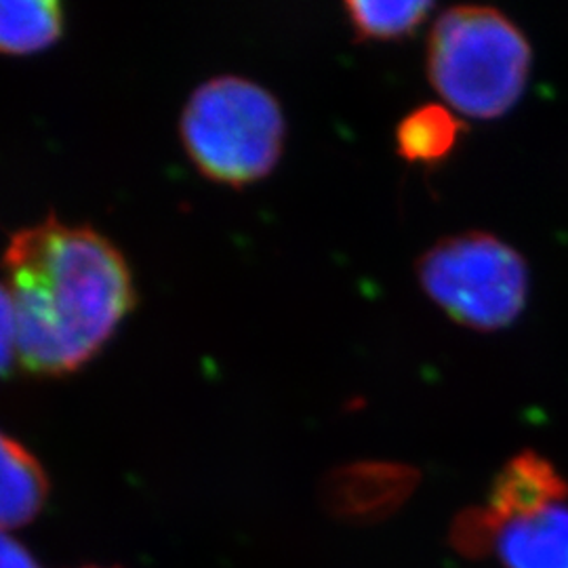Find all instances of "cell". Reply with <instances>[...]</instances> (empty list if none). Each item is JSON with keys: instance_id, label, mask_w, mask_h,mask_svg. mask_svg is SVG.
I'll use <instances>...</instances> for the list:
<instances>
[{"instance_id": "obj_14", "label": "cell", "mask_w": 568, "mask_h": 568, "mask_svg": "<svg viewBox=\"0 0 568 568\" xmlns=\"http://www.w3.org/2000/svg\"><path fill=\"white\" fill-rule=\"evenodd\" d=\"M0 568H41V565L20 541L7 530H0Z\"/></svg>"}, {"instance_id": "obj_11", "label": "cell", "mask_w": 568, "mask_h": 568, "mask_svg": "<svg viewBox=\"0 0 568 568\" xmlns=\"http://www.w3.org/2000/svg\"><path fill=\"white\" fill-rule=\"evenodd\" d=\"M434 9L432 2H345V13L361 41H396L413 34Z\"/></svg>"}, {"instance_id": "obj_9", "label": "cell", "mask_w": 568, "mask_h": 568, "mask_svg": "<svg viewBox=\"0 0 568 568\" xmlns=\"http://www.w3.org/2000/svg\"><path fill=\"white\" fill-rule=\"evenodd\" d=\"M464 133L459 121L447 105L427 103L410 114L396 129L398 154L415 164H438L455 152Z\"/></svg>"}, {"instance_id": "obj_12", "label": "cell", "mask_w": 568, "mask_h": 568, "mask_svg": "<svg viewBox=\"0 0 568 568\" xmlns=\"http://www.w3.org/2000/svg\"><path fill=\"white\" fill-rule=\"evenodd\" d=\"M501 523L485 508H467L450 527V544L466 558H483L497 549Z\"/></svg>"}, {"instance_id": "obj_13", "label": "cell", "mask_w": 568, "mask_h": 568, "mask_svg": "<svg viewBox=\"0 0 568 568\" xmlns=\"http://www.w3.org/2000/svg\"><path fill=\"white\" fill-rule=\"evenodd\" d=\"M18 352V323L16 307L7 286L0 284V375L9 371Z\"/></svg>"}, {"instance_id": "obj_3", "label": "cell", "mask_w": 568, "mask_h": 568, "mask_svg": "<svg viewBox=\"0 0 568 568\" xmlns=\"http://www.w3.org/2000/svg\"><path fill=\"white\" fill-rule=\"evenodd\" d=\"M182 142L211 182L241 187L264 180L284 148V114L257 82L220 77L201 84L183 108Z\"/></svg>"}, {"instance_id": "obj_2", "label": "cell", "mask_w": 568, "mask_h": 568, "mask_svg": "<svg viewBox=\"0 0 568 568\" xmlns=\"http://www.w3.org/2000/svg\"><path fill=\"white\" fill-rule=\"evenodd\" d=\"M530 44L506 13L493 7H453L429 32L427 79L459 114L490 121L523 98Z\"/></svg>"}, {"instance_id": "obj_4", "label": "cell", "mask_w": 568, "mask_h": 568, "mask_svg": "<svg viewBox=\"0 0 568 568\" xmlns=\"http://www.w3.org/2000/svg\"><path fill=\"white\" fill-rule=\"evenodd\" d=\"M417 278L450 321L474 331L506 328L527 305V262L495 234L438 241L417 262Z\"/></svg>"}, {"instance_id": "obj_6", "label": "cell", "mask_w": 568, "mask_h": 568, "mask_svg": "<svg viewBox=\"0 0 568 568\" xmlns=\"http://www.w3.org/2000/svg\"><path fill=\"white\" fill-rule=\"evenodd\" d=\"M567 480L546 457L532 450L514 455L495 476L487 508L504 525L514 518L565 504Z\"/></svg>"}, {"instance_id": "obj_5", "label": "cell", "mask_w": 568, "mask_h": 568, "mask_svg": "<svg viewBox=\"0 0 568 568\" xmlns=\"http://www.w3.org/2000/svg\"><path fill=\"white\" fill-rule=\"evenodd\" d=\"M419 483V471L403 464L361 462L326 476L325 506L349 523H377L403 508Z\"/></svg>"}, {"instance_id": "obj_7", "label": "cell", "mask_w": 568, "mask_h": 568, "mask_svg": "<svg viewBox=\"0 0 568 568\" xmlns=\"http://www.w3.org/2000/svg\"><path fill=\"white\" fill-rule=\"evenodd\" d=\"M497 554L506 568H568L567 504L504 523Z\"/></svg>"}, {"instance_id": "obj_15", "label": "cell", "mask_w": 568, "mask_h": 568, "mask_svg": "<svg viewBox=\"0 0 568 568\" xmlns=\"http://www.w3.org/2000/svg\"><path fill=\"white\" fill-rule=\"evenodd\" d=\"M89 568H95V567H89Z\"/></svg>"}, {"instance_id": "obj_10", "label": "cell", "mask_w": 568, "mask_h": 568, "mask_svg": "<svg viewBox=\"0 0 568 568\" xmlns=\"http://www.w3.org/2000/svg\"><path fill=\"white\" fill-rule=\"evenodd\" d=\"M63 32V9L53 0L0 2V53L28 55L49 49Z\"/></svg>"}, {"instance_id": "obj_1", "label": "cell", "mask_w": 568, "mask_h": 568, "mask_svg": "<svg viewBox=\"0 0 568 568\" xmlns=\"http://www.w3.org/2000/svg\"><path fill=\"white\" fill-rule=\"evenodd\" d=\"M2 265L16 307L18 354L34 375L79 371L135 307L121 251L89 225H65L51 215L13 234Z\"/></svg>"}, {"instance_id": "obj_8", "label": "cell", "mask_w": 568, "mask_h": 568, "mask_svg": "<svg viewBox=\"0 0 568 568\" xmlns=\"http://www.w3.org/2000/svg\"><path fill=\"white\" fill-rule=\"evenodd\" d=\"M49 480L37 457L0 432V530L32 523L47 501Z\"/></svg>"}]
</instances>
